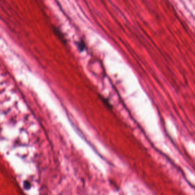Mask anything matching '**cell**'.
<instances>
[{"instance_id":"1","label":"cell","mask_w":195,"mask_h":195,"mask_svg":"<svg viewBox=\"0 0 195 195\" xmlns=\"http://www.w3.org/2000/svg\"><path fill=\"white\" fill-rule=\"evenodd\" d=\"M54 31H55L56 34L59 37V38L62 40V41L65 42V39L64 37L63 36V34H62V33H61V32H60V30H58V29H56L54 30Z\"/></svg>"},{"instance_id":"3","label":"cell","mask_w":195,"mask_h":195,"mask_svg":"<svg viewBox=\"0 0 195 195\" xmlns=\"http://www.w3.org/2000/svg\"><path fill=\"white\" fill-rule=\"evenodd\" d=\"M103 101L104 102V103L105 104V105H106V106L108 107H109V108H112V106H111V105L110 104V103H109V102L108 101V99H106L105 98H103Z\"/></svg>"},{"instance_id":"2","label":"cell","mask_w":195,"mask_h":195,"mask_svg":"<svg viewBox=\"0 0 195 195\" xmlns=\"http://www.w3.org/2000/svg\"><path fill=\"white\" fill-rule=\"evenodd\" d=\"M78 47H79V49L81 51H82L85 48V44L84 42L80 41L78 43Z\"/></svg>"}]
</instances>
